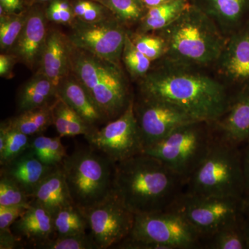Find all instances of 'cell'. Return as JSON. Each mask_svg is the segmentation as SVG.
Segmentation results:
<instances>
[{
	"instance_id": "obj_1",
	"label": "cell",
	"mask_w": 249,
	"mask_h": 249,
	"mask_svg": "<svg viewBox=\"0 0 249 249\" xmlns=\"http://www.w3.org/2000/svg\"><path fill=\"white\" fill-rule=\"evenodd\" d=\"M184 186L178 174L143 152L115 165L113 191L134 215L168 211Z\"/></svg>"
},
{
	"instance_id": "obj_2",
	"label": "cell",
	"mask_w": 249,
	"mask_h": 249,
	"mask_svg": "<svg viewBox=\"0 0 249 249\" xmlns=\"http://www.w3.org/2000/svg\"><path fill=\"white\" fill-rule=\"evenodd\" d=\"M143 78L142 94L170 103L196 121L214 124L230 103L219 81L180 66L147 73Z\"/></svg>"
},
{
	"instance_id": "obj_3",
	"label": "cell",
	"mask_w": 249,
	"mask_h": 249,
	"mask_svg": "<svg viewBox=\"0 0 249 249\" xmlns=\"http://www.w3.org/2000/svg\"><path fill=\"white\" fill-rule=\"evenodd\" d=\"M160 36L166 43L168 61L185 67L217 62L227 40L213 19L192 4L160 30Z\"/></svg>"
},
{
	"instance_id": "obj_4",
	"label": "cell",
	"mask_w": 249,
	"mask_h": 249,
	"mask_svg": "<svg viewBox=\"0 0 249 249\" xmlns=\"http://www.w3.org/2000/svg\"><path fill=\"white\" fill-rule=\"evenodd\" d=\"M70 67L107 122L127 109L132 98L121 67L70 43Z\"/></svg>"
},
{
	"instance_id": "obj_5",
	"label": "cell",
	"mask_w": 249,
	"mask_h": 249,
	"mask_svg": "<svg viewBox=\"0 0 249 249\" xmlns=\"http://www.w3.org/2000/svg\"><path fill=\"white\" fill-rule=\"evenodd\" d=\"M246 192L242 152L219 137L185 183L183 193L242 199Z\"/></svg>"
},
{
	"instance_id": "obj_6",
	"label": "cell",
	"mask_w": 249,
	"mask_h": 249,
	"mask_svg": "<svg viewBox=\"0 0 249 249\" xmlns=\"http://www.w3.org/2000/svg\"><path fill=\"white\" fill-rule=\"evenodd\" d=\"M115 165L89 144L67 155L61 167L73 204L87 211L111 196Z\"/></svg>"
},
{
	"instance_id": "obj_7",
	"label": "cell",
	"mask_w": 249,
	"mask_h": 249,
	"mask_svg": "<svg viewBox=\"0 0 249 249\" xmlns=\"http://www.w3.org/2000/svg\"><path fill=\"white\" fill-rule=\"evenodd\" d=\"M201 238L178 213L172 210L134 215L127 238L114 247L124 249H193Z\"/></svg>"
},
{
	"instance_id": "obj_8",
	"label": "cell",
	"mask_w": 249,
	"mask_h": 249,
	"mask_svg": "<svg viewBox=\"0 0 249 249\" xmlns=\"http://www.w3.org/2000/svg\"><path fill=\"white\" fill-rule=\"evenodd\" d=\"M194 121L181 126L164 139L144 149L182 178L185 183L204 160L214 141L206 126Z\"/></svg>"
},
{
	"instance_id": "obj_9",
	"label": "cell",
	"mask_w": 249,
	"mask_h": 249,
	"mask_svg": "<svg viewBox=\"0 0 249 249\" xmlns=\"http://www.w3.org/2000/svg\"><path fill=\"white\" fill-rule=\"evenodd\" d=\"M170 210L181 214L199 234L201 241L244 217L242 199L185 193Z\"/></svg>"
},
{
	"instance_id": "obj_10",
	"label": "cell",
	"mask_w": 249,
	"mask_h": 249,
	"mask_svg": "<svg viewBox=\"0 0 249 249\" xmlns=\"http://www.w3.org/2000/svg\"><path fill=\"white\" fill-rule=\"evenodd\" d=\"M85 137L90 146L115 163L142 153L144 147L134 113V100L121 116Z\"/></svg>"
},
{
	"instance_id": "obj_11",
	"label": "cell",
	"mask_w": 249,
	"mask_h": 249,
	"mask_svg": "<svg viewBox=\"0 0 249 249\" xmlns=\"http://www.w3.org/2000/svg\"><path fill=\"white\" fill-rule=\"evenodd\" d=\"M117 19H103L93 22L74 23L69 42L77 48L120 66L127 37Z\"/></svg>"
},
{
	"instance_id": "obj_12",
	"label": "cell",
	"mask_w": 249,
	"mask_h": 249,
	"mask_svg": "<svg viewBox=\"0 0 249 249\" xmlns=\"http://www.w3.org/2000/svg\"><path fill=\"white\" fill-rule=\"evenodd\" d=\"M83 212L98 249L114 248L128 237L133 227L134 214L114 192L102 202Z\"/></svg>"
},
{
	"instance_id": "obj_13",
	"label": "cell",
	"mask_w": 249,
	"mask_h": 249,
	"mask_svg": "<svg viewBox=\"0 0 249 249\" xmlns=\"http://www.w3.org/2000/svg\"><path fill=\"white\" fill-rule=\"evenodd\" d=\"M134 109L144 149L178 127L197 121L170 103L142 94L138 102L134 101Z\"/></svg>"
},
{
	"instance_id": "obj_14",
	"label": "cell",
	"mask_w": 249,
	"mask_h": 249,
	"mask_svg": "<svg viewBox=\"0 0 249 249\" xmlns=\"http://www.w3.org/2000/svg\"><path fill=\"white\" fill-rule=\"evenodd\" d=\"M217 62L229 82L249 88V21L232 33Z\"/></svg>"
},
{
	"instance_id": "obj_15",
	"label": "cell",
	"mask_w": 249,
	"mask_h": 249,
	"mask_svg": "<svg viewBox=\"0 0 249 249\" xmlns=\"http://www.w3.org/2000/svg\"><path fill=\"white\" fill-rule=\"evenodd\" d=\"M58 167L42 163L28 148L14 160L1 165V176L12 180L31 198L40 183Z\"/></svg>"
},
{
	"instance_id": "obj_16",
	"label": "cell",
	"mask_w": 249,
	"mask_h": 249,
	"mask_svg": "<svg viewBox=\"0 0 249 249\" xmlns=\"http://www.w3.org/2000/svg\"><path fill=\"white\" fill-rule=\"evenodd\" d=\"M221 138L240 147L249 142V88L240 90L217 121Z\"/></svg>"
},
{
	"instance_id": "obj_17",
	"label": "cell",
	"mask_w": 249,
	"mask_h": 249,
	"mask_svg": "<svg viewBox=\"0 0 249 249\" xmlns=\"http://www.w3.org/2000/svg\"><path fill=\"white\" fill-rule=\"evenodd\" d=\"M47 35L45 16L38 11L28 14L25 25L11 47V53L29 68H34L40 61Z\"/></svg>"
},
{
	"instance_id": "obj_18",
	"label": "cell",
	"mask_w": 249,
	"mask_h": 249,
	"mask_svg": "<svg viewBox=\"0 0 249 249\" xmlns=\"http://www.w3.org/2000/svg\"><path fill=\"white\" fill-rule=\"evenodd\" d=\"M40 64L38 72L47 77L57 88L71 72L70 42L60 31L48 33Z\"/></svg>"
},
{
	"instance_id": "obj_19",
	"label": "cell",
	"mask_w": 249,
	"mask_h": 249,
	"mask_svg": "<svg viewBox=\"0 0 249 249\" xmlns=\"http://www.w3.org/2000/svg\"><path fill=\"white\" fill-rule=\"evenodd\" d=\"M30 204L11 229L16 235L36 249L54 237L53 216L40 205Z\"/></svg>"
},
{
	"instance_id": "obj_20",
	"label": "cell",
	"mask_w": 249,
	"mask_h": 249,
	"mask_svg": "<svg viewBox=\"0 0 249 249\" xmlns=\"http://www.w3.org/2000/svg\"><path fill=\"white\" fill-rule=\"evenodd\" d=\"M57 94L88 124L98 129V124L107 122L89 93L75 76H67L57 88Z\"/></svg>"
},
{
	"instance_id": "obj_21",
	"label": "cell",
	"mask_w": 249,
	"mask_h": 249,
	"mask_svg": "<svg viewBox=\"0 0 249 249\" xmlns=\"http://www.w3.org/2000/svg\"><path fill=\"white\" fill-rule=\"evenodd\" d=\"M31 199V203L45 208L53 217L63 208L73 204L61 165L40 183Z\"/></svg>"
},
{
	"instance_id": "obj_22",
	"label": "cell",
	"mask_w": 249,
	"mask_h": 249,
	"mask_svg": "<svg viewBox=\"0 0 249 249\" xmlns=\"http://www.w3.org/2000/svg\"><path fill=\"white\" fill-rule=\"evenodd\" d=\"M199 7L219 25L232 33L242 27L249 12V0H201Z\"/></svg>"
},
{
	"instance_id": "obj_23",
	"label": "cell",
	"mask_w": 249,
	"mask_h": 249,
	"mask_svg": "<svg viewBox=\"0 0 249 249\" xmlns=\"http://www.w3.org/2000/svg\"><path fill=\"white\" fill-rule=\"evenodd\" d=\"M57 96V88L47 77L37 72L19 91L18 109L19 112H22L47 106L53 103Z\"/></svg>"
},
{
	"instance_id": "obj_24",
	"label": "cell",
	"mask_w": 249,
	"mask_h": 249,
	"mask_svg": "<svg viewBox=\"0 0 249 249\" xmlns=\"http://www.w3.org/2000/svg\"><path fill=\"white\" fill-rule=\"evenodd\" d=\"M52 116L53 124L60 137H86L97 129L90 126L58 96L54 101Z\"/></svg>"
},
{
	"instance_id": "obj_25",
	"label": "cell",
	"mask_w": 249,
	"mask_h": 249,
	"mask_svg": "<svg viewBox=\"0 0 249 249\" xmlns=\"http://www.w3.org/2000/svg\"><path fill=\"white\" fill-rule=\"evenodd\" d=\"M53 103L19 112L18 116L6 121V123L11 128L29 137L40 135L53 124L52 108Z\"/></svg>"
},
{
	"instance_id": "obj_26",
	"label": "cell",
	"mask_w": 249,
	"mask_h": 249,
	"mask_svg": "<svg viewBox=\"0 0 249 249\" xmlns=\"http://www.w3.org/2000/svg\"><path fill=\"white\" fill-rule=\"evenodd\" d=\"M189 5L188 0H171L148 9L147 14L141 19V31L146 33L165 29L176 20Z\"/></svg>"
},
{
	"instance_id": "obj_27",
	"label": "cell",
	"mask_w": 249,
	"mask_h": 249,
	"mask_svg": "<svg viewBox=\"0 0 249 249\" xmlns=\"http://www.w3.org/2000/svg\"><path fill=\"white\" fill-rule=\"evenodd\" d=\"M247 219L241 218L237 222L219 229L204 240L211 249H249Z\"/></svg>"
},
{
	"instance_id": "obj_28",
	"label": "cell",
	"mask_w": 249,
	"mask_h": 249,
	"mask_svg": "<svg viewBox=\"0 0 249 249\" xmlns=\"http://www.w3.org/2000/svg\"><path fill=\"white\" fill-rule=\"evenodd\" d=\"M53 222V237L86 233L89 229L84 213L74 204L59 211L54 216Z\"/></svg>"
},
{
	"instance_id": "obj_29",
	"label": "cell",
	"mask_w": 249,
	"mask_h": 249,
	"mask_svg": "<svg viewBox=\"0 0 249 249\" xmlns=\"http://www.w3.org/2000/svg\"><path fill=\"white\" fill-rule=\"evenodd\" d=\"M61 138L60 136L55 137L34 136L30 140L29 148L45 164L59 166L67 156Z\"/></svg>"
},
{
	"instance_id": "obj_30",
	"label": "cell",
	"mask_w": 249,
	"mask_h": 249,
	"mask_svg": "<svg viewBox=\"0 0 249 249\" xmlns=\"http://www.w3.org/2000/svg\"><path fill=\"white\" fill-rule=\"evenodd\" d=\"M0 19V46L3 50L11 49L20 35L27 22L28 15L5 14L2 6Z\"/></svg>"
},
{
	"instance_id": "obj_31",
	"label": "cell",
	"mask_w": 249,
	"mask_h": 249,
	"mask_svg": "<svg viewBox=\"0 0 249 249\" xmlns=\"http://www.w3.org/2000/svg\"><path fill=\"white\" fill-rule=\"evenodd\" d=\"M107 8L119 22L131 24L142 18V0H96Z\"/></svg>"
},
{
	"instance_id": "obj_32",
	"label": "cell",
	"mask_w": 249,
	"mask_h": 249,
	"mask_svg": "<svg viewBox=\"0 0 249 249\" xmlns=\"http://www.w3.org/2000/svg\"><path fill=\"white\" fill-rule=\"evenodd\" d=\"M122 60L127 71L134 78H143L146 76L152 62L136 48L128 34L124 42Z\"/></svg>"
},
{
	"instance_id": "obj_33",
	"label": "cell",
	"mask_w": 249,
	"mask_h": 249,
	"mask_svg": "<svg viewBox=\"0 0 249 249\" xmlns=\"http://www.w3.org/2000/svg\"><path fill=\"white\" fill-rule=\"evenodd\" d=\"M6 132L4 151L0 155V165L6 164L29 148L31 139L29 136L11 128L6 121L1 123Z\"/></svg>"
},
{
	"instance_id": "obj_34",
	"label": "cell",
	"mask_w": 249,
	"mask_h": 249,
	"mask_svg": "<svg viewBox=\"0 0 249 249\" xmlns=\"http://www.w3.org/2000/svg\"><path fill=\"white\" fill-rule=\"evenodd\" d=\"M40 249H98L91 235H79L55 237L39 245Z\"/></svg>"
},
{
	"instance_id": "obj_35",
	"label": "cell",
	"mask_w": 249,
	"mask_h": 249,
	"mask_svg": "<svg viewBox=\"0 0 249 249\" xmlns=\"http://www.w3.org/2000/svg\"><path fill=\"white\" fill-rule=\"evenodd\" d=\"M130 37L136 48L152 61L165 56L167 46L161 36L146 35L142 33Z\"/></svg>"
},
{
	"instance_id": "obj_36",
	"label": "cell",
	"mask_w": 249,
	"mask_h": 249,
	"mask_svg": "<svg viewBox=\"0 0 249 249\" xmlns=\"http://www.w3.org/2000/svg\"><path fill=\"white\" fill-rule=\"evenodd\" d=\"M31 198L22 188L6 177L0 178V206L30 204Z\"/></svg>"
},
{
	"instance_id": "obj_37",
	"label": "cell",
	"mask_w": 249,
	"mask_h": 249,
	"mask_svg": "<svg viewBox=\"0 0 249 249\" xmlns=\"http://www.w3.org/2000/svg\"><path fill=\"white\" fill-rule=\"evenodd\" d=\"M105 6L91 1L80 0L73 8V14L79 20L86 22H96L105 19Z\"/></svg>"
},
{
	"instance_id": "obj_38",
	"label": "cell",
	"mask_w": 249,
	"mask_h": 249,
	"mask_svg": "<svg viewBox=\"0 0 249 249\" xmlns=\"http://www.w3.org/2000/svg\"><path fill=\"white\" fill-rule=\"evenodd\" d=\"M31 204L16 206H0V229L10 228L22 215Z\"/></svg>"
},
{
	"instance_id": "obj_39",
	"label": "cell",
	"mask_w": 249,
	"mask_h": 249,
	"mask_svg": "<svg viewBox=\"0 0 249 249\" xmlns=\"http://www.w3.org/2000/svg\"><path fill=\"white\" fill-rule=\"evenodd\" d=\"M24 247V240L16 235L11 227L0 229V249H23Z\"/></svg>"
},
{
	"instance_id": "obj_40",
	"label": "cell",
	"mask_w": 249,
	"mask_h": 249,
	"mask_svg": "<svg viewBox=\"0 0 249 249\" xmlns=\"http://www.w3.org/2000/svg\"><path fill=\"white\" fill-rule=\"evenodd\" d=\"M73 11L58 9L50 5L47 11V16L50 20L58 23H70L73 19Z\"/></svg>"
},
{
	"instance_id": "obj_41",
	"label": "cell",
	"mask_w": 249,
	"mask_h": 249,
	"mask_svg": "<svg viewBox=\"0 0 249 249\" xmlns=\"http://www.w3.org/2000/svg\"><path fill=\"white\" fill-rule=\"evenodd\" d=\"M16 57L11 53H3L0 55V75L1 77L9 76L16 62Z\"/></svg>"
},
{
	"instance_id": "obj_42",
	"label": "cell",
	"mask_w": 249,
	"mask_h": 249,
	"mask_svg": "<svg viewBox=\"0 0 249 249\" xmlns=\"http://www.w3.org/2000/svg\"><path fill=\"white\" fill-rule=\"evenodd\" d=\"M1 6L7 14H15V12L22 9L21 0H0Z\"/></svg>"
},
{
	"instance_id": "obj_43",
	"label": "cell",
	"mask_w": 249,
	"mask_h": 249,
	"mask_svg": "<svg viewBox=\"0 0 249 249\" xmlns=\"http://www.w3.org/2000/svg\"><path fill=\"white\" fill-rule=\"evenodd\" d=\"M245 150L242 156L244 173H245L246 192L249 191V142L245 145Z\"/></svg>"
},
{
	"instance_id": "obj_44",
	"label": "cell",
	"mask_w": 249,
	"mask_h": 249,
	"mask_svg": "<svg viewBox=\"0 0 249 249\" xmlns=\"http://www.w3.org/2000/svg\"><path fill=\"white\" fill-rule=\"evenodd\" d=\"M242 211L244 217L249 221V191L247 192L242 198Z\"/></svg>"
},
{
	"instance_id": "obj_45",
	"label": "cell",
	"mask_w": 249,
	"mask_h": 249,
	"mask_svg": "<svg viewBox=\"0 0 249 249\" xmlns=\"http://www.w3.org/2000/svg\"><path fill=\"white\" fill-rule=\"evenodd\" d=\"M169 1H171V0H142V4L147 9L165 4V3L168 2Z\"/></svg>"
},
{
	"instance_id": "obj_46",
	"label": "cell",
	"mask_w": 249,
	"mask_h": 249,
	"mask_svg": "<svg viewBox=\"0 0 249 249\" xmlns=\"http://www.w3.org/2000/svg\"><path fill=\"white\" fill-rule=\"evenodd\" d=\"M247 238H248V245H249V221L247 220Z\"/></svg>"
},
{
	"instance_id": "obj_47",
	"label": "cell",
	"mask_w": 249,
	"mask_h": 249,
	"mask_svg": "<svg viewBox=\"0 0 249 249\" xmlns=\"http://www.w3.org/2000/svg\"><path fill=\"white\" fill-rule=\"evenodd\" d=\"M38 1H50V0H38Z\"/></svg>"
}]
</instances>
